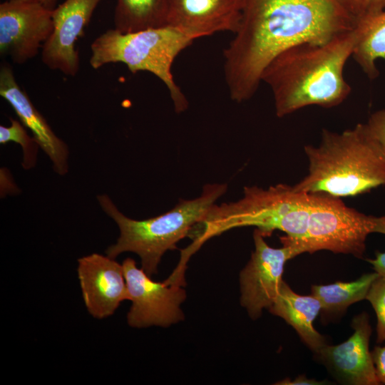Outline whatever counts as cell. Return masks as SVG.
Listing matches in <instances>:
<instances>
[{"label": "cell", "instance_id": "obj_1", "mask_svg": "<svg viewBox=\"0 0 385 385\" xmlns=\"http://www.w3.org/2000/svg\"><path fill=\"white\" fill-rule=\"evenodd\" d=\"M356 21L339 0H243L239 28L223 51L230 98L250 100L265 68L283 51L326 43L352 30Z\"/></svg>", "mask_w": 385, "mask_h": 385}, {"label": "cell", "instance_id": "obj_2", "mask_svg": "<svg viewBox=\"0 0 385 385\" xmlns=\"http://www.w3.org/2000/svg\"><path fill=\"white\" fill-rule=\"evenodd\" d=\"M356 39L354 28L326 43L303 42L277 55L261 78L272 93L277 116L309 106L329 108L345 101L351 88L344 69Z\"/></svg>", "mask_w": 385, "mask_h": 385}, {"label": "cell", "instance_id": "obj_3", "mask_svg": "<svg viewBox=\"0 0 385 385\" xmlns=\"http://www.w3.org/2000/svg\"><path fill=\"white\" fill-rule=\"evenodd\" d=\"M304 150L309 168L294 185L299 191L342 197L385 185V155L366 123L341 133L323 129L319 145Z\"/></svg>", "mask_w": 385, "mask_h": 385}, {"label": "cell", "instance_id": "obj_4", "mask_svg": "<svg viewBox=\"0 0 385 385\" xmlns=\"http://www.w3.org/2000/svg\"><path fill=\"white\" fill-rule=\"evenodd\" d=\"M311 194L294 185L277 184L267 189L246 186L235 202L215 204L205 219L192 227V243L181 251L180 262L190 257L210 238L233 228L253 226L266 237L274 230L286 233L284 239L297 241L306 234L310 212Z\"/></svg>", "mask_w": 385, "mask_h": 385}, {"label": "cell", "instance_id": "obj_5", "mask_svg": "<svg viewBox=\"0 0 385 385\" xmlns=\"http://www.w3.org/2000/svg\"><path fill=\"white\" fill-rule=\"evenodd\" d=\"M227 190L226 183L207 184L201 195L191 200L180 199L169 211L149 219L137 220L123 215L107 195L98 196L103 211L118 225L120 236L106 250L115 259L125 252L135 253L141 268L150 277L158 274L163 255L176 249V244L188 236L194 226L202 221L216 201Z\"/></svg>", "mask_w": 385, "mask_h": 385}, {"label": "cell", "instance_id": "obj_6", "mask_svg": "<svg viewBox=\"0 0 385 385\" xmlns=\"http://www.w3.org/2000/svg\"><path fill=\"white\" fill-rule=\"evenodd\" d=\"M192 41L170 26L131 33L111 29L92 42L89 63L98 69L108 63H123L132 73H153L166 86L175 111L180 113L187 110L188 101L174 81L171 69L178 55Z\"/></svg>", "mask_w": 385, "mask_h": 385}, {"label": "cell", "instance_id": "obj_7", "mask_svg": "<svg viewBox=\"0 0 385 385\" xmlns=\"http://www.w3.org/2000/svg\"><path fill=\"white\" fill-rule=\"evenodd\" d=\"M310 194V212L304 237L297 241L281 237L282 244L290 245L296 256L324 250L361 258L369 234L385 235V215H367L347 207L340 197Z\"/></svg>", "mask_w": 385, "mask_h": 385}, {"label": "cell", "instance_id": "obj_8", "mask_svg": "<svg viewBox=\"0 0 385 385\" xmlns=\"http://www.w3.org/2000/svg\"><path fill=\"white\" fill-rule=\"evenodd\" d=\"M122 265L132 302L127 314L130 327H168L184 319L181 304L187 294L183 286L153 281L132 258H126Z\"/></svg>", "mask_w": 385, "mask_h": 385}, {"label": "cell", "instance_id": "obj_9", "mask_svg": "<svg viewBox=\"0 0 385 385\" xmlns=\"http://www.w3.org/2000/svg\"><path fill=\"white\" fill-rule=\"evenodd\" d=\"M265 237L260 230H255V250L240 274V303L252 319L259 318L263 309L272 305L283 282L285 263L296 257L290 245L274 248L265 242Z\"/></svg>", "mask_w": 385, "mask_h": 385}, {"label": "cell", "instance_id": "obj_10", "mask_svg": "<svg viewBox=\"0 0 385 385\" xmlns=\"http://www.w3.org/2000/svg\"><path fill=\"white\" fill-rule=\"evenodd\" d=\"M53 29L52 10L32 2L0 4V55L17 64L34 58Z\"/></svg>", "mask_w": 385, "mask_h": 385}, {"label": "cell", "instance_id": "obj_11", "mask_svg": "<svg viewBox=\"0 0 385 385\" xmlns=\"http://www.w3.org/2000/svg\"><path fill=\"white\" fill-rule=\"evenodd\" d=\"M102 0H65L52 10L53 31L41 51L42 63L51 70L75 76L80 68L76 43L84 34Z\"/></svg>", "mask_w": 385, "mask_h": 385}, {"label": "cell", "instance_id": "obj_12", "mask_svg": "<svg viewBox=\"0 0 385 385\" xmlns=\"http://www.w3.org/2000/svg\"><path fill=\"white\" fill-rule=\"evenodd\" d=\"M77 272L84 304L93 317L106 318L128 300L123 267L115 259L97 253L84 256L78 260Z\"/></svg>", "mask_w": 385, "mask_h": 385}, {"label": "cell", "instance_id": "obj_13", "mask_svg": "<svg viewBox=\"0 0 385 385\" xmlns=\"http://www.w3.org/2000/svg\"><path fill=\"white\" fill-rule=\"evenodd\" d=\"M354 334L344 342L326 344L317 354L341 382L353 385H379L369 339L372 332L369 316L362 312L352 320Z\"/></svg>", "mask_w": 385, "mask_h": 385}, {"label": "cell", "instance_id": "obj_14", "mask_svg": "<svg viewBox=\"0 0 385 385\" xmlns=\"http://www.w3.org/2000/svg\"><path fill=\"white\" fill-rule=\"evenodd\" d=\"M243 0H169L168 26L193 41L221 31H237Z\"/></svg>", "mask_w": 385, "mask_h": 385}, {"label": "cell", "instance_id": "obj_15", "mask_svg": "<svg viewBox=\"0 0 385 385\" xmlns=\"http://www.w3.org/2000/svg\"><path fill=\"white\" fill-rule=\"evenodd\" d=\"M0 96L10 104L21 123L31 131L39 147L51 159L54 171L65 175L68 172L66 144L52 130L17 83L12 68L5 62L0 67Z\"/></svg>", "mask_w": 385, "mask_h": 385}, {"label": "cell", "instance_id": "obj_16", "mask_svg": "<svg viewBox=\"0 0 385 385\" xmlns=\"http://www.w3.org/2000/svg\"><path fill=\"white\" fill-rule=\"evenodd\" d=\"M322 309V304L316 297L299 294L283 281L269 311L290 324L308 347L317 354L327 344L324 337L314 329L313 324Z\"/></svg>", "mask_w": 385, "mask_h": 385}, {"label": "cell", "instance_id": "obj_17", "mask_svg": "<svg viewBox=\"0 0 385 385\" xmlns=\"http://www.w3.org/2000/svg\"><path fill=\"white\" fill-rule=\"evenodd\" d=\"M356 39L351 57L371 80L379 75L376 61L385 59V9L359 18L354 26Z\"/></svg>", "mask_w": 385, "mask_h": 385}, {"label": "cell", "instance_id": "obj_18", "mask_svg": "<svg viewBox=\"0 0 385 385\" xmlns=\"http://www.w3.org/2000/svg\"><path fill=\"white\" fill-rule=\"evenodd\" d=\"M169 0H116L114 29L136 32L168 26Z\"/></svg>", "mask_w": 385, "mask_h": 385}, {"label": "cell", "instance_id": "obj_19", "mask_svg": "<svg viewBox=\"0 0 385 385\" xmlns=\"http://www.w3.org/2000/svg\"><path fill=\"white\" fill-rule=\"evenodd\" d=\"M379 275L375 272L364 274L350 282H337L325 285H313L312 294L320 301L322 310L341 312L349 305L366 299L372 282Z\"/></svg>", "mask_w": 385, "mask_h": 385}, {"label": "cell", "instance_id": "obj_20", "mask_svg": "<svg viewBox=\"0 0 385 385\" xmlns=\"http://www.w3.org/2000/svg\"><path fill=\"white\" fill-rule=\"evenodd\" d=\"M10 120L9 126H0V143L5 144L12 141L19 144L24 153L22 166L24 169L29 170L36 163L39 145L34 137L27 133L25 126L21 123L13 118H10Z\"/></svg>", "mask_w": 385, "mask_h": 385}, {"label": "cell", "instance_id": "obj_21", "mask_svg": "<svg viewBox=\"0 0 385 385\" xmlns=\"http://www.w3.org/2000/svg\"><path fill=\"white\" fill-rule=\"evenodd\" d=\"M377 318L376 342L385 341V277L379 275L372 282L366 297Z\"/></svg>", "mask_w": 385, "mask_h": 385}, {"label": "cell", "instance_id": "obj_22", "mask_svg": "<svg viewBox=\"0 0 385 385\" xmlns=\"http://www.w3.org/2000/svg\"><path fill=\"white\" fill-rule=\"evenodd\" d=\"M366 124L385 155V110H379L371 114Z\"/></svg>", "mask_w": 385, "mask_h": 385}, {"label": "cell", "instance_id": "obj_23", "mask_svg": "<svg viewBox=\"0 0 385 385\" xmlns=\"http://www.w3.org/2000/svg\"><path fill=\"white\" fill-rule=\"evenodd\" d=\"M371 353L376 375L381 384H385V345L375 346Z\"/></svg>", "mask_w": 385, "mask_h": 385}, {"label": "cell", "instance_id": "obj_24", "mask_svg": "<svg viewBox=\"0 0 385 385\" xmlns=\"http://www.w3.org/2000/svg\"><path fill=\"white\" fill-rule=\"evenodd\" d=\"M342 6L357 20L361 16L365 0H339Z\"/></svg>", "mask_w": 385, "mask_h": 385}, {"label": "cell", "instance_id": "obj_25", "mask_svg": "<svg viewBox=\"0 0 385 385\" xmlns=\"http://www.w3.org/2000/svg\"><path fill=\"white\" fill-rule=\"evenodd\" d=\"M384 9H385V0H365L361 16L376 14Z\"/></svg>", "mask_w": 385, "mask_h": 385}, {"label": "cell", "instance_id": "obj_26", "mask_svg": "<svg viewBox=\"0 0 385 385\" xmlns=\"http://www.w3.org/2000/svg\"><path fill=\"white\" fill-rule=\"evenodd\" d=\"M324 384H325L324 381H319L315 379H308L305 376H299L293 380L287 378L276 383V384L282 385H320Z\"/></svg>", "mask_w": 385, "mask_h": 385}, {"label": "cell", "instance_id": "obj_27", "mask_svg": "<svg viewBox=\"0 0 385 385\" xmlns=\"http://www.w3.org/2000/svg\"><path fill=\"white\" fill-rule=\"evenodd\" d=\"M368 262L372 265L376 272L385 277V252H376V257L368 260Z\"/></svg>", "mask_w": 385, "mask_h": 385}, {"label": "cell", "instance_id": "obj_28", "mask_svg": "<svg viewBox=\"0 0 385 385\" xmlns=\"http://www.w3.org/2000/svg\"><path fill=\"white\" fill-rule=\"evenodd\" d=\"M14 1H27L39 4L47 9L53 10L57 6V2L58 0H14Z\"/></svg>", "mask_w": 385, "mask_h": 385}]
</instances>
